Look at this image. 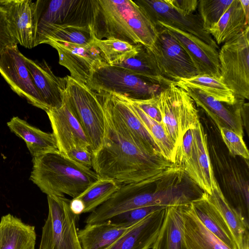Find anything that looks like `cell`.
Returning a JSON list of instances; mask_svg holds the SVG:
<instances>
[{
	"mask_svg": "<svg viewBox=\"0 0 249 249\" xmlns=\"http://www.w3.org/2000/svg\"><path fill=\"white\" fill-rule=\"evenodd\" d=\"M157 96L145 100L128 99L148 117L161 123V114L157 105Z\"/></svg>",
	"mask_w": 249,
	"mask_h": 249,
	"instance_id": "obj_40",
	"label": "cell"
},
{
	"mask_svg": "<svg viewBox=\"0 0 249 249\" xmlns=\"http://www.w3.org/2000/svg\"><path fill=\"white\" fill-rule=\"evenodd\" d=\"M175 83L178 86L199 89L214 100L232 106L238 100L221 78L206 75H197L181 79Z\"/></svg>",
	"mask_w": 249,
	"mask_h": 249,
	"instance_id": "obj_32",
	"label": "cell"
},
{
	"mask_svg": "<svg viewBox=\"0 0 249 249\" xmlns=\"http://www.w3.org/2000/svg\"><path fill=\"white\" fill-rule=\"evenodd\" d=\"M134 225L117 224L108 220L86 224L78 231V236L82 249H107Z\"/></svg>",
	"mask_w": 249,
	"mask_h": 249,
	"instance_id": "obj_24",
	"label": "cell"
},
{
	"mask_svg": "<svg viewBox=\"0 0 249 249\" xmlns=\"http://www.w3.org/2000/svg\"><path fill=\"white\" fill-rule=\"evenodd\" d=\"M64 100L82 127L92 155L102 146L105 134V115L96 92L86 84L67 75Z\"/></svg>",
	"mask_w": 249,
	"mask_h": 249,
	"instance_id": "obj_6",
	"label": "cell"
},
{
	"mask_svg": "<svg viewBox=\"0 0 249 249\" xmlns=\"http://www.w3.org/2000/svg\"><path fill=\"white\" fill-rule=\"evenodd\" d=\"M165 208L150 214L134 224L107 249H151L164 220Z\"/></svg>",
	"mask_w": 249,
	"mask_h": 249,
	"instance_id": "obj_21",
	"label": "cell"
},
{
	"mask_svg": "<svg viewBox=\"0 0 249 249\" xmlns=\"http://www.w3.org/2000/svg\"><path fill=\"white\" fill-rule=\"evenodd\" d=\"M161 124L176 148L183 135L199 122L198 112L186 91L173 82L157 96Z\"/></svg>",
	"mask_w": 249,
	"mask_h": 249,
	"instance_id": "obj_8",
	"label": "cell"
},
{
	"mask_svg": "<svg viewBox=\"0 0 249 249\" xmlns=\"http://www.w3.org/2000/svg\"><path fill=\"white\" fill-rule=\"evenodd\" d=\"M11 131L25 142L33 157L47 152L58 150L53 133L44 132L18 117H14L7 123Z\"/></svg>",
	"mask_w": 249,
	"mask_h": 249,
	"instance_id": "obj_28",
	"label": "cell"
},
{
	"mask_svg": "<svg viewBox=\"0 0 249 249\" xmlns=\"http://www.w3.org/2000/svg\"><path fill=\"white\" fill-rule=\"evenodd\" d=\"M39 249H52V248L49 243L40 242Z\"/></svg>",
	"mask_w": 249,
	"mask_h": 249,
	"instance_id": "obj_45",
	"label": "cell"
},
{
	"mask_svg": "<svg viewBox=\"0 0 249 249\" xmlns=\"http://www.w3.org/2000/svg\"><path fill=\"white\" fill-rule=\"evenodd\" d=\"M198 0H166L167 2L176 9L186 14H194L197 8Z\"/></svg>",
	"mask_w": 249,
	"mask_h": 249,
	"instance_id": "obj_42",
	"label": "cell"
},
{
	"mask_svg": "<svg viewBox=\"0 0 249 249\" xmlns=\"http://www.w3.org/2000/svg\"><path fill=\"white\" fill-rule=\"evenodd\" d=\"M35 249V247H33V248H31V249Z\"/></svg>",
	"mask_w": 249,
	"mask_h": 249,
	"instance_id": "obj_46",
	"label": "cell"
},
{
	"mask_svg": "<svg viewBox=\"0 0 249 249\" xmlns=\"http://www.w3.org/2000/svg\"><path fill=\"white\" fill-rule=\"evenodd\" d=\"M159 182L148 180L121 185L109 199L90 213L85 223L102 222L124 212L142 207H167L171 201L172 195L167 189L154 187Z\"/></svg>",
	"mask_w": 249,
	"mask_h": 249,
	"instance_id": "obj_4",
	"label": "cell"
},
{
	"mask_svg": "<svg viewBox=\"0 0 249 249\" xmlns=\"http://www.w3.org/2000/svg\"><path fill=\"white\" fill-rule=\"evenodd\" d=\"M59 56V63L66 68L71 76L76 81L86 84L93 70L106 62L99 50L93 43L83 46L64 41L47 40Z\"/></svg>",
	"mask_w": 249,
	"mask_h": 249,
	"instance_id": "obj_14",
	"label": "cell"
},
{
	"mask_svg": "<svg viewBox=\"0 0 249 249\" xmlns=\"http://www.w3.org/2000/svg\"><path fill=\"white\" fill-rule=\"evenodd\" d=\"M105 121L103 143L92 155V168L100 178L122 185L148 180L162 181L179 172L180 168L161 155L138 147L106 116Z\"/></svg>",
	"mask_w": 249,
	"mask_h": 249,
	"instance_id": "obj_1",
	"label": "cell"
},
{
	"mask_svg": "<svg viewBox=\"0 0 249 249\" xmlns=\"http://www.w3.org/2000/svg\"><path fill=\"white\" fill-rule=\"evenodd\" d=\"M191 202L181 205L184 237L188 249H231L201 223L195 215Z\"/></svg>",
	"mask_w": 249,
	"mask_h": 249,
	"instance_id": "obj_26",
	"label": "cell"
},
{
	"mask_svg": "<svg viewBox=\"0 0 249 249\" xmlns=\"http://www.w3.org/2000/svg\"><path fill=\"white\" fill-rule=\"evenodd\" d=\"M35 228L8 213L0 221V249H30L35 247Z\"/></svg>",
	"mask_w": 249,
	"mask_h": 249,
	"instance_id": "obj_25",
	"label": "cell"
},
{
	"mask_svg": "<svg viewBox=\"0 0 249 249\" xmlns=\"http://www.w3.org/2000/svg\"><path fill=\"white\" fill-rule=\"evenodd\" d=\"M14 36L7 9L0 0V53L6 48L18 45Z\"/></svg>",
	"mask_w": 249,
	"mask_h": 249,
	"instance_id": "obj_39",
	"label": "cell"
},
{
	"mask_svg": "<svg viewBox=\"0 0 249 249\" xmlns=\"http://www.w3.org/2000/svg\"><path fill=\"white\" fill-rule=\"evenodd\" d=\"M137 45V52L132 56L115 66L145 77L164 87L173 82L161 76L150 49L141 44Z\"/></svg>",
	"mask_w": 249,
	"mask_h": 249,
	"instance_id": "obj_31",
	"label": "cell"
},
{
	"mask_svg": "<svg viewBox=\"0 0 249 249\" xmlns=\"http://www.w3.org/2000/svg\"><path fill=\"white\" fill-rule=\"evenodd\" d=\"M120 186L111 179L100 178L77 197L84 202V213L93 211L109 199Z\"/></svg>",
	"mask_w": 249,
	"mask_h": 249,
	"instance_id": "obj_34",
	"label": "cell"
},
{
	"mask_svg": "<svg viewBox=\"0 0 249 249\" xmlns=\"http://www.w3.org/2000/svg\"><path fill=\"white\" fill-rule=\"evenodd\" d=\"M27 68L34 84L49 109L61 107L64 101L67 77L55 75L47 63L25 56Z\"/></svg>",
	"mask_w": 249,
	"mask_h": 249,
	"instance_id": "obj_20",
	"label": "cell"
},
{
	"mask_svg": "<svg viewBox=\"0 0 249 249\" xmlns=\"http://www.w3.org/2000/svg\"><path fill=\"white\" fill-rule=\"evenodd\" d=\"M18 44L28 49L36 47L39 23V0H2Z\"/></svg>",
	"mask_w": 249,
	"mask_h": 249,
	"instance_id": "obj_17",
	"label": "cell"
},
{
	"mask_svg": "<svg viewBox=\"0 0 249 249\" xmlns=\"http://www.w3.org/2000/svg\"><path fill=\"white\" fill-rule=\"evenodd\" d=\"M157 28L156 39L149 49L161 76L176 82L199 75L189 55L173 35L161 26L157 25Z\"/></svg>",
	"mask_w": 249,
	"mask_h": 249,
	"instance_id": "obj_10",
	"label": "cell"
},
{
	"mask_svg": "<svg viewBox=\"0 0 249 249\" xmlns=\"http://www.w3.org/2000/svg\"><path fill=\"white\" fill-rule=\"evenodd\" d=\"M233 0H200L197 9L204 29L207 31L215 24Z\"/></svg>",
	"mask_w": 249,
	"mask_h": 249,
	"instance_id": "obj_36",
	"label": "cell"
},
{
	"mask_svg": "<svg viewBox=\"0 0 249 249\" xmlns=\"http://www.w3.org/2000/svg\"><path fill=\"white\" fill-rule=\"evenodd\" d=\"M191 205L195 215L206 228L230 249H237L226 223L202 193L191 202Z\"/></svg>",
	"mask_w": 249,
	"mask_h": 249,
	"instance_id": "obj_30",
	"label": "cell"
},
{
	"mask_svg": "<svg viewBox=\"0 0 249 249\" xmlns=\"http://www.w3.org/2000/svg\"><path fill=\"white\" fill-rule=\"evenodd\" d=\"M175 165L186 172L203 192L212 194L216 179L209 158L207 135L200 122L183 135L177 147Z\"/></svg>",
	"mask_w": 249,
	"mask_h": 249,
	"instance_id": "obj_7",
	"label": "cell"
},
{
	"mask_svg": "<svg viewBox=\"0 0 249 249\" xmlns=\"http://www.w3.org/2000/svg\"><path fill=\"white\" fill-rule=\"evenodd\" d=\"M30 179L47 196L78 197L100 178L91 168L59 150L33 157Z\"/></svg>",
	"mask_w": 249,
	"mask_h": 249,
	"instance_id": "obj_3",
	"label": "cell"
},
{
	"mask_svg": "<svg viewBox=\"0 0 249 249\" xmlns=\"http://www.w3.org/2000/svg\"><path fill=\"white\" fill-rule=\"evenodd\" d=\"M46 112L60 152L66 155L76 148L90 150V144L82 127L64 99L61 107L50 109Z\"/></svg>",
	"mask_w": 249,
	"mask_h": 249,
	"instance_id": "obj_16",
	"label": "cell"
},
{
	"mask_svg": "<svg viewBox=\"0 0 249 249\" xmlns=\"http://www.w3.org/2000/svg\"><path fill=\"white\" fill-rule=\"evenodd\" d=\"M168 30L186 51L199 75L221 78L217 49L196 36L166 24L157 22Z\"/></svg>",
	"mask_w": 249,
	"mask_h": 249,
	"instance_id": "obj_18",
	"label": "cell"
},
{
	"mask_svg": "<svg viewBox=\"0 0 249 249\" xmlns=\"http://www.w3.org/2000/svg\"><path fill=\"white\" fill-rule=\"evenodd\" d=\"M127 100L136 115L152 137L161 156L168 161L175 164L177 148L169 138L162 124L148 117Z\"/></svg>",
	"mask_w": 249,
	"mask_h": 249,
	"instance_id": "obj_33",
	"label": "cell"
},
{
	"mask_svg": "<svg viewBox=\"0 0 249 249\" xmlns=\"http://www.w3.org/2000/svg\"><path fill=\"white\" fill-rule=\"evenodd\" d=\"M219 130L223 141L231 154L249 160V152L243 136L226 127H221Z\"/></svg>",
	"mask_w": 249,
	"mask_h": 249,
	"instance_id": "obj_37",
	"label": "cell"
},
{
	"mask_svg": "<svg viewBox=\"0 0 249 249\" xmlns=\"http://www.w3.org/2000/svg\"><path fill=\"white\" fill-rule=\"evenodd\" d=\"M166 207L163 206L140 207L120 213L109 220L117 224L133 225L150 214Z\"/></svg>",
	"mask_w": 249,
	"mask_h": 249,
	"instance_id": "obj_38",
	"label": "cell"
},
{
	"mask_svg": "<svg viewBox=\"0 0 249 249\" xmlns=\"http://www.w3.org/2000/svg\"><path fill=\"white\" fill-rule=\"evenodd\" d=\"M242 6L245 16L248 20L249 19V0H240Z\"/></svg>",
	"mask_w": 249,
	"mask_h": 249,
	"instance_id": "obj_44",
	"label": "cell"
},
{
	"mask_svg": "<svg viewBox=\"0 0 249 249\" xmlns=\"http://www.w3.org/2000/svg\"><path fill=\"white\" fill-rule=\"evenodd\" d=\"M98 94H115L131 100H145L165 87L124 68L103 63L94 68L86 84Z\"/></svg>",
	"mask_w": 249,
	"mask_h": 249,
	"instance_id": "obj_5",
	"label": "cell"
},
{
	"mask_svg": "<svg viewBox=\"0 0 249 249\" xmlns=\"http://www.w3.org/2000/svg\"><path fill=\"white\" fill-rule=\"evenodd\" d=\"M49 212L45 224L49 231L52 249H82L78 236L77 216L70 208L65 196H47Z\"/></svg>",
	"mask_w": 249,
	"mask_h": 249,
	"instance_id": "obj_12",
	"label": "cell"
},
{
	"mask_svg": "<svg viewBox=\"0 0 249 249\" xmlns=\"http://www.w3.org/2000/svg\"><path fill=\"white\" fill-rule=\"evenodd\" d=\"M70 208L74 214L79 216L84 213L85 205L82 200L78 197H75L70 200Z\"/></svg>",
	"mask_w": 249,
	"mask_h": 249,
	"instance_id": "obj_43",
	"label": "cell"
},
{
	"mask_svg": "<svg viewBox=\"0 0 249 249\" xmlns=\"http://www.w3.org/2000/svg\"><path fill=\"white\" fill-rule=\"evenodd\" d=\"M94 38L91 25L40 24L37 27L36 47L49 40L89 46L93 44Z\"/></svg>",
	"mask_w": 249,
	"mask_h": 249,
	"instance_id": "obj_27",
	"label": "cell"
},
{
	"mask_svg": "<svg viewBox=\"0 0 249 249\" xmlns=\"http://www.w3.org/2000/svg\"><path fill=\"white\" fill-rule=\"evenodd\" d=\"M221 78L237 100L249 98V26L218 52Z\"/></svg>",
	"mask_w": 249,
	"mask_h": 249,
	"instance_id": "obj_9",
	"label": "cell"
},
{
	"mask_svg": "<svg viewBox=\"0 0 249 249\" xmlns=\"http://www.w3.org/2000/svg\"><path fill=\"white\" fill-rule=\"evenodd\" d=\"M38 25H91V0H39Z\"/></svg>",
	"mask_w": 249,
	"mask_h": 249,
	"instance_id": "obj_15",
	"label": "cell"
},
{
	"mask_svg": "<svg viewBox=\"0 0 249 249\" xmlns=\"http://www.w3.org/2000/svg\"><path fill=\"white\" fill-rule=\"evenodd\" d=\"M134 1L143 10L155 25L157 22L162 23L193 35L213 47L219 49L211 35L204 29L198 14H189L181 12L168 4L166 0H136Z\"/></svg>",
	"mask_w": 249,
	"mask_h": 249,
	"instance_id": "obj_13",
	"label": "cell"
},
{
	"mask_svg": "<svg viewBox=\"0 0 249 249\" xmlns=\"http://www.w3.org/2000/svg\"><path fill=\"white\" fill-rule=\"evenodd\" d=\"M228 227L237 249H249V226L226 200L216 180L211 195L202 193Z\"/></svg>",
	"mask_w": 249,
	"mask_h": 249,
	"instance_id": "obj_22",
	"label": "cell"
},
{
	"mask_svg": "<svg viewBox=\"0 0 249 249\" xmlns=\"http://www.w3.org/2000/svg\"><path fill=\"white\" fill-rule=\"evenodd\" d=\"M69 158L89 168L92 167V153L89 149L76 148L67 154Z\"/></svg>",
	"mask_w": 249,
	"mask_h": 249,
	"instance_id": "obj_41",
	"label": "cell"
},
{
	"mask_svg": "<svg viewBox=\"0 0 249 249\" xmlns=\"http://www.w3.org/2000/svg\"><path fill=\"white\" fill-rule=\"evenodd\" d=\"M93 43L99 50L106 63L115 66L132 56L136 52L137 44L113 38L98 39L94 38Z\"/></svg>",
	"mask_w": 249,
	"mask_h": 249,
	"instance_id": "obj_35",
	"label": "cell"
},
{
	"mask_svg": "<svg viewBox=\"0 0 249 249\" xmlns=\"http://www.w3.org/2000/svg\"><path fill=\"white\" fill-rule=\"evenodd\" d=\"M17 45L8 47L0 53V74L14 92L46 112L49 108L36 88L25 56Z\"/></svg>",
	"mask_w": 249,
	"mask_h": 249,
	"instance_id": "obj_11",
	"label": "cell"
},
{
	"mask_svg": "<svg viewBox=\"0 0 249 249\" xmlns=\"http://www.w3.org/2000/svg\"><path fill=\"white\" fill-rule=\"evenodd\" d=\"M91 23L95 38H113L150 48L157 28L143 10L131 0H91Z\"/></svg>",
	"mask_w": 249,
	"mask_h": 249,
	"instance_id": "obj_2",
	"label": "cell"
},
{
	"mask_svg": "<svg viewBox=\"0 0 249 249\" xmlns=\"http://www.w3.org/2000/svg\"><path fill=\"white\" fill-rule=\"evenodd\" d=\"M249 26L240 0L232 2L217 22L207 32L211 35L217 45L229 41L241 33Z\"/></svg>",
	"mask_w": 249,
	"mask_h": 249,
	"instance_id": "obj_29",
	"label": "cell"
},
{
	"mask_svg": "<svg viewBox=\"0 0 249 249\" xmlns=\"http://www.w3.org/2000/svg\"><path fill=\"white\" fill-rule=\"evenodd\" d=\"M181 205L165 208L164 219L152 249H188L184 237Z\"/></svg>",
	"mask_w": 249,
	"mask_h": 249,
	"instance_id": "obj_23",
	"label": "cell"
},
{
	"mask_svg": "<svg viewBox=\"0 0 249 249\" xmlns=\"http://www.w3.org/2000/svg\"><path fill=\"white\" fill-rule=\"evenodd\" d=\"M182 88L186 91L195 104L202 108L215 122L219 129L226 127L243 136L242 111L244 101L238 100L235 105L227 106L199 89Z\"/></svg>",
	"mask_w": 249,
	"mask_h": 249,
	"instance_id": "obj_19",
	"label": "cell"
}]
</instances>
